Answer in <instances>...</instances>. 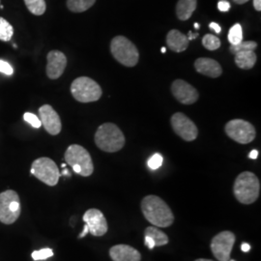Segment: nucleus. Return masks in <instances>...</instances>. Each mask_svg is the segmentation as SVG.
<instances>
[{"label": "nucleus", "instance_id": "nucleus-6", "mask_svg": "<svg viewBox=\"0 0 261 261\" xmlns=\"http://www.w3.org/2000/svg\"><path fill=\"white\" fill-rule=\"evenodd\" d=\"M71 93L77 102L91 103L102 97V88L94 80L87 76H80L71 84Z\"/></svg>", "mask_w": 261, "mask_h": 261}, {"label": "nucleus", "instance_id": "nucleus-2", "mask_svg": "<svg viewBox=\"0 0 261 261\" xmlns=\"http://www.w3.org/2000/svg\"><path fill=\"white\" fill-rule=\"evenodd\" d=\"M233 194L240 203L246 205L252 204L259 197V179L252 172L244 171L237 176L234 182Z\"/></svg>", "mask_w": 261, "mask_h": 261}, {"label": "nucleus", "instance_id": "nucleus-31", "mask_svg": "<svg viewBox=\"0 0 261 261\" xmlns=\"http://www.w3.org/2000/svg\"><path fill=\"white\" fill-rule=\"evenodd\" d=\"M0 72L3 73L4 75H11L14 73V69L8 62L4 60H0Z\"/></svg>", "mask_w": 261, "mask_h": 261}, {"label": "nucleus", "instance_id": "nucleus-8", "mask_svg": "<svg viewBox=\"0 0 261 261\" xmlns=\"http://www.w3.org/2000/svg\"><path fill=\"white\" fill-rule=\"evenodd\" d=\"M30 172L40 181L50 187L57 185L61 176L55 161L47 157L36 159L31 166Z\"/></svg>", "mask_w": 261, "mask_h": 261}, {"label": "nucleus", "instance_id": "nucleus-21", "mask_svg": "<svg viewBox=\"0 0 261 261\" xmlns=\"http://www.w3.org/2000/svg\"><path fill=\"white\" fill-rule=\"evenodd\" d=\"M144 236L150 237L154 243L155 247H162L168 244L169 239L168 236L162 230H160L157 226H148L145 228Z\"/></svg>", "mask_w": 261, "mask_h": 261}, {"label": "nucleus", "instance_id": "nucleus-10", "mask_svg": "<svg viewBox=\"0 0 261 261\" xmlns=\"http://www.w3.org/2000/svg\"><path fill=\"white\" fill-rule=\"evenodd\" d=\"M235 235L233 232L224 230L215 235L211 241L210 249L218 261H229L231 251L235 244Z\"/></svg>", "mask_w": 261, "mask_h": 261}, {"label": "nucleus", "instance_id": "nucleus-36", "mask_svg": "<svg viewBox=\"0 0 261 261\" xmlns=\"http://www.w3.org/2000/svg\"><path fill=\"white\" fill-rule=\"evenodd\" d=\"M253 7L258 12L261 11V0H253Z\"/></svg>", "mask_w": 261, "mask_h": 261}, {"label": "nucleus", "instance_id": "nucleus-44", "mask_svg": "<svg viewBox=\"0 0 261 261\" xmlns=\"http://www.w3.org/2000/svg\"><path fill=\"white\" fill-rule=\"evenodd\" d=\"M195 28H196V29H198V28H199V24H198V23H195Z\"/></svg>", "mask_w": 261, "mask_h": 261}, {"label": "nucleus", "instance_id": "nucleus-5", "mask_svg": "<svg viewBox=\"0 0 261 261\" xmlns=\"http://www.w3.org/2000/svg\"><path fill=\"white\" fill-rule=\"evenodd\" d=\"M111 51L115 60L126 67L137 65L140 59V53L137 47L124 36H116L112 39Z\"/></svg>", "mask_w": 261, "mask_h": 261}, {"label": "nucleus", "instance_id": "nucleus-47", "mask_svg": "<svg viewBox=\"0 0 261 261\" xmlns=\"http://www.w3.org/2000/svg\"><path fill=\"white\" fill-rule=\"evenodd\" d=\"M230 261H235V260H230Z\"/></svg>", "mask_w": 261, "mask_h": 261}, {"label": "nucleus", "instance_id": "nucleus-9", "mask_svg": "<svg viewBox=\"0 0 261 261\" xmlns=\"http://www.w3.org/2000/svg\"><path fill=\"white\" fill-rule=\"evenodd\" d=\"M224 130L231 140L241 144H248L252 142L256 136L253 125L242 119H233L226 123Z\"/></svg>", "mask_w": 261, "mask_h": 261}, {"label": "nucleus", "instance_id": "nucleus-41", "mask_svg": "<svg viewBox=\"0 0 261 261\" xmlns=\"http://www.w3.org/2000/svg\"><path fill=\"white\" fill-rule=\"evenodd\" d=\"M195 261H214L212 260V259H206V258H198V259H196Z\"/></svg>", "mask_w": 261, "mask_h": 261}, {"label": "nucleus", "instance_id": "nucleus-29", "mask_svg": "<svg viewBox=\"0 0 261 261\" xmlns=\"http://www.w3.org/2000/svg\"><path fill=\"white\" fill-rule=\"evenodd\" d=\"M23 119H24V121L28 122V124H30L35 129H39L42 126L40 118L38 117L37 115H35L31 112H25L23 114Z\"/></svg>", "mask_w": 261, "mask_h": 261}, {"label": "nucleus", "instance_id": "nucleus-11", "mask_svg": "<svg viewBox=\"0 0 261 261\" xmlns=\"http://www.w3.org/2000/svg\"><path fill=\"white\" fill-rule=\"evenodd\" d=\"M170 124L175 134L182 140L193 141L196 140L198 135V130L196 124L182 112H176L172 115Z\"/></svg>", "mask_w": 261, "mask_h": 261}, {"label": "nucleus", "instance_id": "nucleus-12", "mask_svg": "<svg viewBox=\"0 0 261 261\" xmlns=\"http://www.w3.org/2000/svg\"><path fill=\"white\" fill-rule=\"evenodd\" d=\"M84 222L88 226L89 232L96 237H101L108 232L107 219L99 209H89L84 215Z\"/></svg>", "mask_w": 261, "mask_h": 261}, {"label": "nucleus", "instance_id": "nucleus-4", "mask_svg": "<svg viewBox=\"0 0 261 261\" xmlns=\"http://www.w3.org/2000/svg\"><path fill=\"white\" fill-rule=\"evenodd\" d=\"M66 163L72 167L75 173L88 177L94 171L92 158L89 152L79 144H72L66 150L64 155Z\"/></svg>", "mask_w": 261, "mask_h": 261}, {"label": "nucleus", "instance_id": "nucleus-19", "mask_svg": "<svg viewBox=\"0 0 261 261\" xmlns=\"http://www.w3.org/2000/svg\"><path fill=\"white\" fill-rule=\"evenodd\" d=\"M235 56V63L240 69L243 70H250L253 68L256 63V55L252 50L247 51H240L234 55Z\"/></svg>", "mask_w": 261, "mask_h": 261}, {"label": "nucleus", "instance_id": "nucleus-37", "mask_svg": "<svg viewBox=\"0 0 261 261\" xmlns=\"http://www.w3.org/2000/svg\"><path fill=\"white\" fill-rule=\"evenodd\" d=\"M249 157H250L251 159H252V160H255V159H257V157H258V151H257V150H252V152L250 153Z\"/></svg>", "mask_w": 261, "mask_h": 261}, {"label": "nucleus", "instance_id": "nucleus-30", "mask_svg": "<svg viewBox=\"0 0 261 261\" xmlns=\"http://www.w3.org/2000/svg\"><path fill=\"white\" fill-rule=\"evenodd\" d=\"M163 161H164L163 156H162L161 154H159V153H156V154H154V155L148 160V167H149L151 169H153V170L158 169V168L162 167Z\"/></svg>", "mask_w": 261, "mask_h": 261}, {"label": "nucleus", "instance_id": "nucleus-34", "mask_svg": "<svg viewBox=\"0 0 261 261\" xmlns=\"http://www.w3.org/2000/svg\"><path fill=\"white\" fill-rule=\"evenodd\" d=\"M209 28H210V29H213L216 33H220L221 30H222L221 27L218 23H216V22H211L209 24Z\"/></svg>", "mask_w": 261, "mask_h": 261}, {"label": "nucleus", "instance_id": "nucleus-3", "mask_svg": "<svg viewBox=\"0 0 261 261\" xmlns=\"http://www.w3.org/2000/svg\"><path fill=\"white\" fill-rule=\"evenodd\" d=\"M94 140L99 149L108 153L117 152L125 145V137L122 130L113 123L101 125L95 134Z\"/></svg>", "mask_w": 261, "mask_h": 261}, {"label": "nucleus", "instance_id": "nucleus-45", "mask_svg": "<svg viewBox=\"0 0 261 261\" xmlns=\"http://www.w3.org/2000/svg\"><path fill=\"white\" fill-rule=\"evenodd\" d=\"M61 167L63 168H66V164H62V166H61Z\"/></svg>", "mask_w": 261, "mask_h": 261}, {"label": "nucleus", "instance_id": "nucleus-1", "mask_svg": "<svg viewBox=\"0 0 261 261\" xmlns=\"http://www.w3.org/2000/svg\"><path fill=\"white\" fill-rule=\"evenodd\" d=\"M141 211L145 219L157 227H168L174 222L170 207L157 196H147L141 200Z\"/></svg>", "mask_w": 261, "mask_h": 261}, {"label": "nucleus", "instance_id": "nucleus-43", "mask_svg": "<svg viewBox=\"0 0 261 261\" xmlns=\"http://www.w3.org/2000/svg\"><path fill=\"white\" fill-rule=\"evenodd\" d=\"M166 51H167V48L166 47H162V53L166 54Z\"/></svg>", "mask_w": 261, "mask_h": 261}, {"label": "nucleus", "instance_id": "nucleus-24", "mask_svg": "<svg viewBox=\"0 0 261 261\" xmlns=\"http://www.w3.org/2000/svg\"><path fill=\"white\" fill-rule=\"evenodd\" d=\"M14 35V28L8 20L0 17V41L9 42Z\"/></svg>", "mask_w": 261, "mask_h": 261}, {"label": "nucleus", "instance_id": "nucleus-42", "mask_svg": "<svg viewBox=\"0 0 261 261\" xmlns=\"http://www.w3.org/2000/svg\"><path fill=\"white\" fill-rule=\"evenodd\" d=\"M62 175H68V176H69V172H68L67 169H65V170L62 172Z\"/></svg>", "mask_w": 261, "mask_h": 261}, {"label": "nucleus", "instance_id": "nucleus-22", "mask_svg": "<svg viewBox=\"0 0 261 261\" xmlns=\"http://www.w3.org/2000/svg\"><path fill=\"white\" fill-rule=\"evenodd\" d=\"M96 0H67V7L71 12L83 13L95 4Z\"/></svg>", "mask_w": 261, "mask_h": 261}, {"label": "nucleus", "instance_id": "nucleus-13", "mask_svg": "<svg viewBox=\"0 0 261 261\" xmlns=\"http://www.w3.org/2000/svg\"><path fill=\"white\" fill-rule=\"evenodd\" d=\"M171 92L178 102L183 105H193L199 97L196 88L183 80H176L172 83Z\"/></svg>", "mask_w": 261, "mask_h": 261}, {"label": "nucleus", "instance_id": "nucleus-23", "mask_svg": "<svg viewBox=\"0 0 261 261\" xmlns=\"http://www.w3.org/2000/svg\"><path fill=\"white\" fill-rule=\"evenodd\" d=\"M28 11L35 15V16H42L46 12L47 4L45 0H23Z\"/></svg>", "mask_w": 261, "mask_h": 261}, {"label": "nucleus", "instance_id": "nucleus-35", "mask_svg": "<svg viewBox=\"0 0 261 261\" xmlns=\"http://www.w3.org/2000/svg\"><path fill=\"white\" fill-rule=\"evenodd\" d=\"M241 250L244 252H248L251 251V246L248 243H243L241 245Z\"/></svg>", "mask_w": 261, "mask_h": 261}, {"label": "nucleus", "instance_id": "nucleus-18", "mask_svg": "<svg viewBox=\"0 0 261 261\" xmlns=\"http://www.w3.org/2000/svg\"><path fill=\"white\" fill-rule=\"evenodd\" d=\"M168 47L174 53H182L189 47V40L185 34L177 29H172L167 36Z\"/></svg>", "mask_w": 261, "mask_h": 261}, {"label": "nucleus", "instance_id": "nucleus-16", "mask_svg": "<svg viewBox=\"0 0 261 261\" xmlns=\"http://www.w3.org/2000/svg\"><path fill=\"white\" fill-rule=\"evenodd\" d=\"M110 256L113 261H140V252L129 245H115L110 250Z\"/></svg>", "mask_w": 261, "mask_h": 261}, {"label": "nucleus", "instance_id": "nucleus-46", "mask_svg": "<svg viewBox=\"0 0 261 261\" xmlns=\"http://www.w3.org/2000/svg\"><path fill=\"white\" fill-rule=\"evenodd\" d=\"M13 47H16V48H17V47H18V46H17V45H16V44H14V45H13Z\"/></svg>", "mask_w": 261, "mask_h": 261}, {"label": "nucleus", "instance_id": "nucleus-27", "mask_svg": "<svg viewBox=\"0 0 261 261\" xmlns=\"http://www.w3.org/2000/svg\"><path fill=\"white\" fill-rule=\"evenodd\" d=\"M202 45L208 50H216L221 47V40L212 34H206L202 39Z\"/></svg>", "mask_w": 261, "mask_h": 261}, {"label": "nucleus", "instance_id": "nucleus-26", "mask_svg": "<svg viewBox=\"0 0 261 261\" xmlns=\"http://www.w3.org/2000/svg\"><path fill=\"white\" fill-rule=\"evenodd\" d=\"M257 47V44L253 41H246V42H241L239 43L238 45H235V46H231L229 47V50L231 54H237V53H240V51H247V50H252L254 51Z\"/></svg>", "mask_w": 261, "mask_h": 261}, {"label": "nucleus", "instance_id": "nucleus-7", "mask_svg": "<svg viewBox=\"0 0 261 261\" xmlns=\"http://www.w3.org/2000/svg\"><path fill=\"white\" fill-rule=\"evenodd\" d=\"M20 199L17 192L8 190L0 194V222L14 224L20 216Z\"/></svg>", "mask_w": 261, "mask_h": 261}, {"label": "nucleus", "instance_id": "nucleus-33", "mask_svg": "<svg viewBox=\"0 0 261 261\" xmlns=\"http://www.w3.org/2000/svg\"><path fill=\"white\" fill-rule=\"evenodd\" d=\"M144 244L149 250H153L155 248V243L148 236H144Z\"/></svg>", "mask_w": 261, "mask_h": 261}, {"label": "nucleus", "instance_id": "nucleus-20", "mask_svg": "<svg viewBox=\"0 0 261 261\" xmlns=\"http://www.w3.org/2000/svg\"><path fill=\"white\" fill-rule=\"evenodd\" d=\"M196 0H178L176 15L180 20H187L196 11Z\"/></svg>", "mask_w": 261, "mask_h": 261}, {"label": "nucleus", "instance_id": "nucleus-25", "mask_svg": "<svg viewBox=\"0 0 261 261\" xmlns=\"http://www.w3.org/2000/svg\"><path fill=\"white\" fill-rule=\"evenodd\" d=\"M228 41L231 46L238 45L243 41V30L241 24L236 23L232 28H230L228 32Z\"/></svg>", "mask_w": 261, "mask_h": 261}, {"label": "nucleus", "instance_id": "nucleus-39", "mask_svg": "<svg viewBox=\"0 0 261 261\" xmlns=\"http://www.w3.org/2000/svg\"><path fill=\"white\" fill-rule=\"evenodd\" d=\"M198 37V34H194L192 31H190L189 32V36H188V40L190 41V40H193V39H196V38Z\"/></svg>", "mask_w": 261, "mask_h": 261}, {"label": "nucleus", "instance_id": "nucleus-38", "mask_svg": "<svg viewBox=\"0 0 261 261\" xmlns=\"http://www.w3.org/2000/svg\"><path fill=\"white\" fill-rule=\"evenodd\" d=\"M89 232V229H88V226L85 224L84 227V230H83V232L80 234V236H79V238H84V236L86 235V234Z\"/></svg>", "mask_w": 261, "mask_h": 261}, {"label": "nucleus", "instance_id": "nucleus-40", "mask_svg": "<svg viewBox=\"0 0 261 261\" xmlns=\"http://www.w3.org/2000/svg\"><path fill=\"white\" fill-rule=\"evenodd\" d=\"M234 3H236V4H245V3H247L249 0H232Z\"/></svg>", "mask_w": 261, "mask_h": 261}, {"label": "nucleus", "instance_id": "nucleus-14", "mask_svg": "<svg viewBox=\"0 0 261 261\" xmlns=\"http://www.w3.org/2000/svg\"><path fill=\"white\" fill-rule=\"evenodd\" d=\"M39 116L45 130L51 136L58 135L62 129L61 119L58 113L49 105H44L39 109Z\"/></svg>", "mask_w": 261, "mask_h": 261}, {"label": "nucleus", "instance_id": "nucleus-15", "mask_svg": "<svg viewBox=\"0 0 261 261\" xmlns=\"http://www.w3.org/2000/svg\"><path fill=\"white\" fill-rule=\"evenodd\" d=\"M47 75L50 80L59 79L65 71L67 57L59 50H51L47 54Z\"/></svg>", "mask_w": 261, "mask_h": 261}, {"label": "nucleus", "instance_id": "nucleus-32", "mask_svg": "<svg viewBox=\"0 0 261 261\" xmlns=\"http://www.w3.org/2000/svg\"><path fill=\"white\" fill-rule=\"evenodd\" d=\"M218 9L220 10L221 12H227L228 10L230 9V4H229V2H227L225 0H221L218 3Z\"/></svg>", "mask_w": 261, "mask_h": 261}, {"label": "nucleus", "instance_id": "nucleus-17", "mask_svg": "<svg viewBox=\"0 0 261 261\" xmlns=\"http://www.w3.org/2000/svg\"><path fill=\"white\" fill-rule=\"evenodd\" d=\"M195 68L199 74L207 75L213 79L219 77L223 74L222 66L214 59L208 58V57L197 58L195 62Z\"/></svg>", "mask_w": 261, "mask_h": 261}, {"label": "nucleus", "instance_id": "nucleus-28", "mask_svg": "<svg viewBox=\"0 0 261 261\" xmlns=\"http://www.w3.org/2000/svg\"><path fill=\"white\" fill-rule=\"evenodd\" d=\"M54 255V251L51 249H42L40 251H34L32 252V258L33 260H45L49 257H51Z\"/></svg>", "mask_w": 261, "mask_h": 261}]
</instances>
